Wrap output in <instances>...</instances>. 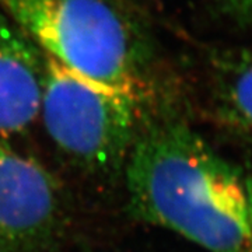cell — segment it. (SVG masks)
Returning a JSON list of instances; mask_svg holds the SVG:
<instances>
[{
  "label": "cell",
  "mask_w": 252,
  "mask_h": 252,
  "mask_svg": "<svg viewBox=\"0 0 252 252\" xmlns=\"http://www.w3.org/2000/svg\"><path fill=\"white\" fill-rule=\"evenodd\" d=\"M45 56L0 7V137L26 130L41 111Z\"/></svg>",
  "instance_id": "cell-5"
},
{
  "label": "cell",
  "mask_w": 252,
  "mask_h": 252,
  "mask_svg": "<svg viewBox=\"0 0 252 252\" xmlns=\"http://www.w3.org/2000/svg\"><path fill=\"white\" fill-rule=\"evenodd\" d=\"M143 101L45 56L39 114L46 132L61 150L89 167L114 168L127 158L139 133Z\"/></svg>",
  "instance_id": "cell-3"
},
{
  "label": "cell",
  "mask_w": 252,
  "mask_h": 252,
  "mask_svg": "<svg viewBox=\"0 0 252 252\" xmlns=\"http://www.w3.org/2000/svg\"><path fill=\"white\" fill-rule=\"evenodd\" d=\"M126 162L137 216L209 252H252L244 174L187 124L170 119L139 130Z\"/></svg>",
  "instance_id": "cell-1"
},
{
  "label": "cell",
  "mask_w": 252,
  "mask_h": 252,
  "mask_svg": "<svg viewBox=\"0 0 252 252\" xmlns=\"http://www.w3.org/2000/svg\"><path fill=\"white\" fill-rule=\"evenodd\" d=\"M220 121L252 146V48L224 55L215 73Z\"/></svg>",
  "instance_id": "cell-6"
},
{
  "label": "cell",
  "mask_w": 252,
  "mask_h": 252,
  "mask_svg": "<svg viewBox=\"0 0 252 252\" xmlns=\"http://www.w3.org/2000/svg\"><path fill=\"white\" fill-rule=\"evenodd\" d=\"M0 7L55 62L146 98L150 42L124 0H0Z\"/></svg>",
  "instance_id": "cell-2"
},
{
  "label": "cell",
  "mask_w": 252,
  "mask_h": 252,
  "mask_svg": "<svg viewBox=\"0 0 252 252\" xmlns=\"http://www.w3.org/2000/svg\"><path fill=\"white\" fill-rule=\"evenodd\" d=\"M245 177V185H247V193H248V200H250V207H251L252 213V162L250 168L247 170V174H244Z\"/></svg>",
  "instance_id": "cell-8"
},
{
  "label": "cell",
  "mask_w": 252,
  "mask_h": 252,
  "mask_svg": "<svg viewBox=\"0 0 252 252\" xmlns=\"http://www.w3.org/2000/svg\"><path fill=\"white\" fill-rule=\"evenodd\" d=\"M61 199L38 162L0 144V252H32L54 234Z\"/></svg>",
  "instance_id": "cell-4"
},
{
  "label": "cell",
  "mask_w": 252,
  "mask_h": 252,
  "mask_svg": "<svg viewBox=\"0 0 252 252\" xmlns=\"http://www.w3.org/2000/svg\"><path fill=\"white\" fill-rule=\"evenodd\" d=\"M225 14L238 21H252V0H216Z\"/></svg>",
  "instance_id": "cell-7"
}]
</instances>
